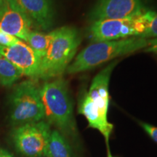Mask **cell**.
<instances>
[{
  "label": "cell",
  "instance_id": "9",
  "mask_svg": "<svg viewBox=\"0 0 157 157\" xmlns=\"http://www.w3.org/2000/svg\"><path fill=\"white\" fill-rule=\"evenodd\" d=\"M0 55L17 66L23 75L36 78L41 58L28 44L21 39L12 46L0 45Z\"/></svg>",
  "mask_w": 157,
  "mask_h": 157
},
{
  "label": "cell",
  "instance_id": "14",
  "mask_svg": "<svg viewBox=\"0 0 157 157\" xmlns=\"http://www.w3.org/2000/svg\"><path fill=\"white\" fill-rule=\"evenodd\" d=\"M23 75V72L10 60L0 55V84L11 87Z\"/></svg>",
  "mask_w": 157,
  "mask_h": 157
},
{
  "label": "cell",
  "instance_id": "8",
  "mask_svg": "<svg viewBox=\"0 0 157 157\" xmlns=\"http://www.w3.org/2000/svg\"><path fill=\"white\" fill-rule=\"evenodd\" d=\"M32 26V23L14 0H0L2 30L25 41Z\"/></svg>",
  "mask_w": 157,
  "mask_h": 157
},
{
  "label": "cell",
  "instance_id": "20",
  "mask_svg": "<svg viewBox=\"0 0 157 157\" xmlns=\"http://www.w3.org/2000/svg\"><path fill=\"white\" fill-rule=\"evenodd\" d=\"M47 156V157H51V156H50V155H49L48 154H47V156Z\"/></svg>",
  "mask_w": 157,
  "mask_h": 157
},
{
  "label": "cell",
  "instance_id": "19",
  "mask_svg": "<svg viewBox=\"0 0 157 157\" xmlns=\"http://www.w3.org/2000/svg\"><path fill=\"white\" fill-rule=\"evenodd\" d=\"M108 157H113V156H112V154H111V152H110L109 148H108Z\"/></svg>",
  "mask_w": 157,
  "mask_h": 157
},
{
  "label": "cell",
  "instance_id": "17",
  "mask_svg": "<svg viewBox=\"0 0 157 157\" xmlns=\"http://www.w3.org/2000/svg\"><path fill=\"white\" fill-rule=\"evenodd\" d=\"M0 157H14L13 155L10 153L8 151L4 148H0Z\"/></svg>",
  "mask_w": 157,
  "mask_h": 157
},
{
  "label": "cell",
  "instance_id": "13",
  "mask_svg": "<svg viewBox=\"0 0 157 157\" xmlns=\"http://www.w3.org/2000/svg\"><path fill=\"white\" fill-rule=\"evenodd\" d=\"M54 34V31L48 34H44L36 31H31L27 36L25 42L28 43L29 46L42 60L46 54L47 50L53 39Z\"/></svg>",
  "mask_w": 157,
  "mask_h": 157
},
{
  "label": "cell",
  "instance_id": "1",
  "mask_svg": "<svg viewBox=\"0 0 157 157\" xmlns=\"http://www.w3.org/2000/svg\"><path fill=\"white\" fill-rule=\"evenodd\" d=\"M40 95L47 122L55 125L64 137L77 140L78 131L67 82L62 78L45 82L40 88Z\"/></svg>",
  "mask_w": 157,
  "mask_h": 157
},
{
  "label": "cell",
  "instance_id": "10",
  "mask_svg": "<svg viewBox=\"0 0 157 157\" xmlns=\"http://www.w3.org/2000/svg\"><path fill=\"white\" fill-rule=\"evenodd\" d=\"M33 25L48 31L54 24L56 10L52 0H14Z\"/></svg>",
  "mask_w": 157,
  "mask_h": 157
},
{
  "label": "cell",
  "instance_id": "5",
  "mask_svg": "<svg viewBox=\"0 0 157 157\" xmlns=\"http://www.w3.org/2000/svg\"><path fill=\"white\" fill-rule=\"evenodd\" d=\"M10 121L18 127L44 119V109L36 84L26 80L17 84L10 97Z\"/></svg>",
  "mask_w": 157,
  "mask_h": 157
},
{
  "label": "cell",
  "instance_id": "4",
  "mask_svg": "<svg viewBox=\"0 0 157 157\" xmlns=\"http://www.w3.org/2000/svg\"><path fill=\"white\" fill-rule=\"evenodd\" d=\"M156 14L154 11L147 10L129 18L95 21L88 29L90 41L95 43L140 36L148 29Z\"/></svg>",
  "mask_w": 157,
  "mask_h": 157
},
{
  "label": "cell",
  "instance_id": "6",
  "mask_svg": "<svg viewBox=\"0 0 157 157\" xmlns=\"http://www.w3.org/2000/svg\"><path fill=\"white\" fill-rule=\"evenodd\" d=\"M50 124L42 120L15 127L12 140L16 150L25 157H44L48 151Z\"/></svg>",
  "mask_w": 157,
  "mask_h": 157
},
{
  "label": "cell",
  "instance_id": "11",
  "mask_svg": "<svg viewBox=\"0 0 157 157\" xmlns=\"http://www.w3.org/2000/svg\"><path fill=\"white\" fill-rule=\"evenodd\" d=\"M78 113L87 119L89 127L98 129L105 137L109 148L110 135L113 129V125L108 121V116L105 115L95 105L88 95L87 92H84L78 101Z\"/></svg>",
  "mask_w": 157,
  "mask_h": 157
},
{
  "label": "cell",
  "instance_id": "12",
  "mask_svg": "<svg viewBox=\"0 0 157 157\" xmlns=\"http://www.w3.org/2000/svg\"><path fill=\"white\" fill-rule=\"evenodd\" d=\"M48 154L51 157H76L66 137L56 129L51 132Z\"/></svg>",
  "mask_w": 157,
  "mask_h": 157
},
{
  "label": "cell",
  "instance_id": "15",
  "mask_svg": "<svg viewBox=\"0 0 157 157\" xmlns=\"http://www.w3.org/2000/svg\"><path fill=\"white\" fill-rule=\"evenodd\" d=\"M142 38L157 39V14L153 18L151 23L148 28L140 36Z\"/></svg>",
  "mask_w": 157,
  "mask_h": 157
},
{
  "label": "cell",
  "instance_id": "3",
  "mask_svg": "<svg viewBox=\"0 0 157 157\" xmlns=\"http://www.w3.org/2000/svg\"><path fill=\"white\" fill-rule=\"evenodd\" d=\"M54 37L46 54L41 60L36 78H58L66 71L81 42L74 27L63 26L54 30Z\"/></svg>",
  "mask_w": 157,
  "mask_h": 157
},
{
  "label": "cell",
  "instance_id": "16",
  "mask_svg": "<svg viewBox=\"0 0 157 157\" xmlns=\"http://www.w3.org/2000/svg\"><path fill=\"white\" fill-rule=\"evenodd\" d=\"M18 40H20L18 38L8 34V33L5 32L0 29V45L5 47L12 46Z\"/></svg>",
  "mask_w": 157,
  "mask_h": 157
},
{
  "label": "cell",
  "instance_id": "2",
  "mask_svg": "<svg viewBox=\"0 0 157 157\" xmlns=\"http://www.w3.org/2000/svg\"><path fill=\"white\" fill-rule=\"evenodd\" d=\"M157 45V39L129 37L119 40L95 42L81 51L68 66L66 72L69 74L81 73L92 69L118 56H124L143 48Z\"/></svg>",
  "mask_w": 157,
  "mask_h": 157
},
{
  "label": "cell",
  "instance_id": "7",
  "mask_svg": "<svg viewBox=\"0 0 157 157\" xmlns=\"http://www.w3.org/2000/svg\"><path fill=\"white\" fill-rule=\"evenodd\" d=\"M146 11L143 0H98L88 17L93 23L103 20L129 18Z\"/></svg>",
  "mask_w": 157,
  "mask_h": 157
},
{
  "label": "cell",
  "instance_id": "18",
  "mask_svg": "<svg viewBox=\"0 0 157 157\" xmlns=\"http://www.w3.org/2000/svg\"><path fill=\"white\" fill-rule=\"evenodd\" d=\"M147 51H152V52H155L157 53V45L153 46L151 48H149L147 49Z\"/></svg>",
  "mask_w": 157,
  "mask_h": 157
}]
</instances>
